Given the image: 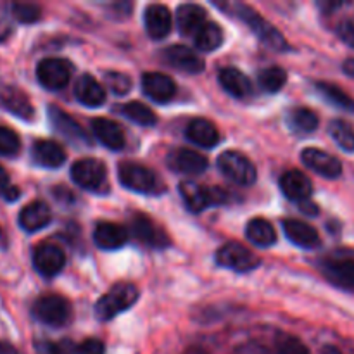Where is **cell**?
<instances>
[{
    "mask_svg": "<svg viewBox=\"0 0 354 354\" xmlns=\"http://www.w3.org/2000/svg\"><path fill=\"white\" fill-rule=\"evenodd\" d=\"M223 9H227L232 16H235L237 19H241L242 23L248 24L251 28L252 33L266 45L272 50H287L289 45H287L283 35L277 30L273 24H270L268 21L263 19L258 12H256L252 7L245 6V3L239 2H230V3H221Z\"/></svg>",
    "mask_w": 354,
    "mask_h": 354,
    "instance_id": "cell-1",
    "label": "cell"
},
{
    "mask_svg": "<svg viewBox=\"0 0 354 354\" xmlns=\"http://www.w3.org/2000/svg\"><path fill=\"white\" fill-rule=\"evenodd\" d=\"M138 299V289L133 283L121 282L116 283L114 287H111L109 292L104 294L95 304V315L99 317V320L107 322L113 320L116 315H120L121 311L128 310V308L133 306Z\"/></svg>",
    "mask_w": 354,
    "mask_h": 354,
    "instance_id": "cell-2",
    "label": "cell"
},
{
    "mask_svg": "<svg viewBox=\"0 0 354 354\" xmlns=\"http://www.w3.org/2000/svg\"><path fill=\"white\" fill-rule=\"evenodd\" d=\"M325 277L342 289H354V251L335 249L322 259Z\"/></svg>",
    "mask_w": 354,
    "mask_h": 354,
    "instance_id": "cell-3",
    "label": "cell"
},
{
    "mask_svg": "<svg viewBox=\"0 0 354 354\" xmlns=\"http://www.w3.org/2000/svg\"><path fill=\"white\" fill-rule=\"evenodd\" d=\"M180 194H182L185 206L192 213H201L209 206H218V204H223L228 201L225 190L218 189V187H203L192 180H185V182L180 183Z\"/></svg>",
    "mask_w": 354,
    "mask_h": 354,
    "instance_id": "cell-4",
    "label": "cell"
},
{
    "mask_svg": "<svg viewBox=\"0 0 354 354\" xmlns=\"http://www.w3.org/2000/svg\"><path fill=\"white\" fill-rule=\"evenodd\" d=\"M118 178L121 185L138 194H156L162 190L158 175L152 169L135 162H121L118 168Z\"/></svg>",
    "mask_w": 354,
    "mask_h": 354,
    "instance_id": "cell-5",
    "label": "cell"
},
{
    "mask_svg": "<svg viewBox=\"0 0 354 354\" xmlns=\"http://www.w3.org/2000/svg\"><path fill=\"white\" fill-rule=\"evenodd\" d=\"M218 168L225 178L237 185H251L256 182V168L244 154L237 151H227L218 158Z\"/></svg>",
    "mask_w": 354,
    "mask_h": 354,
    "instance_id": "cell-6",
    "label": "cell"
},
{
    "mask_svg": "<svg viewBox=\"0 0 354 354\" xmlns=\"http://www.w3.org/2000/svg\"><path fill=\"white\" fill-rule=\"evenodd\" d=\"M33 315L38 322L48 327H62L71 317V304L57 294L40 297L33 306Z\"/></svg>",
    "mask_w": 354,
    "mask_h": 354,
    "instance_id": "cell-7",
    "label": "cell"
},
{
    "mask_svg": "<svg viewBox=\"0 0 354 354\" xmlns=\"http://www.w3.org/2000/svg\"><path fill=\"white\" fill-rule=\"evenodd\" d=\"M216 263L223 268L239 273L251 272L259 266V259L239 242H228L221 245L216 252Z\"/></svg>",
    "mask_w": 354,
    "mask_h": 354,
    "instance_id": "cell-8",
    "label": "cell"
},
{
    "mask_svg": "<svg viewBox=\"0 0 354 354\" xmlns=\"http://www.w3.org/2000/svg\"><path fill=\"white\" fill-rule=\"evenodd\" d=\"M37 78L47 90L64 88L71 78V64L66 59L48 57L38 62Z\"/></svg>",
    "mask_w": 354,
    "mask_h": 354,
    "instance_id": "cell-9",
    "label": "cell"
},
{
    "mask_svg": "<svg viewBox=\"0 0 354 354\" xmlns=\"http://www.w3.org/2000/svg\"><path fill=\"white\" fill-rule=\"evenodd\" d=\"M71 178L78 187L85 190H100L106 185V166L99 159L86 158L76 161L71 168Z\"/></svg>",
    "mask_w": 354,
    "mask_h": 354,
    "instance_id": "cell-10",
    "label": "cell"
},
{
    "mask_svg": "<svg viewBox=\"0 0 354 354\" xmlns=\"http://www.w3.org/2000/svg\"><path fill=\"white\" fill-rule=\"evenodd\" d=\"M66 265V254L61 248L50 242H44V244L37 245L33 252V266L40 275L55 277Z\"/></svg>",
    "mask_w": 354,
    "mask_h": 354,
    "instance_id": "cell-11",
    "label": "cell"
},
{
    "mask_svg": "<svg viewBox=\"0 0 354 354\" xmlns=\"http://www.w3.org/2000/svg\"><path fill=\"white\" fill-rule=\"evenodd\" d=\"M301 161L313 169L318 175L325 176L328 180L339 178L342 175V165L335 156L328 154V152L320 151V149H304L301 154Z\"/></svg>",
    "mask_w": 354,
    "mask_h": 354,
    "instance_id": "cell-12",
    "label": "cell"
},
{
    "mask_svg": "<svg viewBox=\"0 0 354 354\" xmlns=\"http://www.w3.org/2000/svg\"><path fill=\"white\" fill-rule=\"evenodd\" d=\"M162 55H165L169 66L183 73H190V75H197L206 66L204 59L197 55L192 48L185 47V45H171V47L162 52Z\"/></svg>",
    "mask_w": 354,
    "mask_h": 354,
    "instance_id": "cell-13",
    "label": "cell"
},
{
    "mask_svg": "<svg viewBox=\"0 0 354 354\" xmlns=\"http://www.w3.org/2000/svg\"><path fill=\"white\" fill-rule=\"evenodd\" d=\"M169 169L183 175H201L207 169V159L201 152L190 149H178L168 156Z\"/></svg>",
    "mask_w": 354,
    "mask_h": 354,
    "instance_id": "cell-14",
    "label": "cell"
},
{
    "mask_svg": "<svg viewBox=\"0 0 354 354\" xmlns=\"http://www.w3.org/2000/svg\"><path fill=\"white\" fill-rule=\"evenodd\" d=\"M48 120H50V124L54 127V130L57 131L59 135H62L66 140L78 145L88 144V137H86V133L83 131V128L62 109H59V107L55 106L48 107Z\"/></svg>",
    "mask_w": 354,
    "mask_h": 354,
    "instance_id": "cell-15",
    "label": "cell"
},
{
    "mask_svg": "<svg viewBox=\"0 0 354 354\" xmlns=\"http://www.w3.org/2000/svg\"><path fill=\"white\" fill-rule=\"evenodd\" d=\"M131 232H133V235L142 244L149 245V248L162 249L168 245V237H166L165 232L151 218L144 216V214L133 216V220H131Z\"/></svg>",
    "mask_w": 354,
    "mask_h": 354,
    "instance_id": "cell-16",
    "label": "cell"
},
{
    "mask_svg": "<svg viewBox=\"0 0 354 354\" xmlns=\"http://www.w3.org/2000/svg\"><path fill=\"white\" fill-rule=\"evenodd\" d=\"M142 90L156 102H168L175 97L176 85L169 76L162 73H145L142 76Z\"/></svg>",
    "mask_w": 354,
    "mask_h": 354,
    "instance_id": "cell-17",
    "label": "cell"
},
{
    "mask_svg": "<svg viewBox=\"0 0 354 354\" xmlns=\"http://www.w3.org/2000/svg\"><path fill=\"white\" fill-rule=\"evenodd\" d=\"M280 189H282L283 196L287 199L296 201V203L301 204L310 199L311 192H313V185H311L310 178L301 171H297V169H290V171H286L280 176Z\"/></svg>",
    "mask_w": 354,
    "mask_h": 354,
    "instance_id": "cell-18",
    "label": "cell"
},
{
    "mask_svg": "<svg viewBox=\"0 0 354 354\" xmlns=\"http://www.w3.org/2000/svg\"><path fill=\"white\" fill-rule=\"evenodd\" d=\"M171 12L168 7L161 6V3H154L145 9L144 23L147 35L154 40H161L171 30Z\"/></svg>",
    "mask_w": 354,
    "mask_h": 354,
    "instance_id": "cell-19",
    "label": "cell"
},
{
    "mask_svg": "<svg viewBox=\"0 0 354 354\" xmlns=\"http://www.w3.org/2000/svg\"><path fill=\"white\" fill-rule=\"evenodd\" d=\"M92 130L95 133L97 140L102 145H106L111 151H121L127 144L124 140V133L121 127L114 121L106 120V118H95L92 120Z\"/></svg>",
    "mask_w": 354,
    "mask_h": 354,
    "instance_id": "cell-20",
    "label": "cell"
},
{
    "mask_svg": "<svg viewBox=\"0 0 354 354\" xmlns=\"http://www.w3.org/2000/svg\"><path fill=\"white\" fill-rule=\"evenodd\" d=\"M93 241L104 251H114V249H120L121 245L127 244L128 232L121 225L100 221L93 230Z\"/></svg>",
    "mask_w": 354,
    "mask_h": 354,
    "instance_id": "cell-21",
    "label": "cell"
},
{
    "mask_svg": "<svg viewBox=\"0 0 354 354\" xmlns=\"http://www.w3.org/2000/svg\"><path fill=\"white\" fill-rule=\"evenodd\" d=\"M31 156L33 161L44 168H61L66 161L64 149L54 140H37L31 149Z\"/></svg>",
    "mask_w": 354,
    "mask_h": 354,
    "instance_id": "cell-22",
    "label": "cell"
},
{
    "mask_svg": "<svg viewBox=\"0 0 354 354\" xmlns=\"http://www.w3.org/2000/svg\"><path fill=\"white\" fill-rule=\"evenodd\" d=\"M283 232L287 239L292 244L299 245L303 249H315L320 245V235L311 225L299 220H286L283 221Z\"/></svg>",
    "mask_w": 354,
    "mask_h": 354,
    "instance_id": "cell-23",
    "label": "cell"
},
{
    "mask_svg": "<svg viewBox=\"0 0 354 354\" xmlns=\"http://www.w3.org/2000/svg\"><path fill=\"white\" fill-rule=\"evenodd\" d=\"M52 220L50 207L45 203L35 201L21 209L19 213V225L26 232H38L47 227Z\"/></svg>",
    "mask_w": 354,
    "mask_h": 354,
    "instance_id": "cell-24",
    "label": "cell"
},
{
    "mask_svg": "<svg viewBox=\"0 0 354 354\" xmlns=\"http://www.w3.org/2000/svg\"><path fill=\"white\" fill-rule=\"evenodd\" d=\"M176 23H178L180 33L192 37L207 23L206 10L196 3H183L176 10Z\"/></svg>",
    "mask_w": 354,
    "mask_h": 354,
    "instance_id": "cell-25",
    "label": "cell"
},
{
    "mask_svg": "<svg viewBox=\"0 0 354 354\" xmlns=\"http://www.w3.org/2000/svg\"><path fill=\"white\" fill-rule=\"evenodd\" d=\"M218 80H220V85L223 86L225 92L230 93L235 99H248V97L252 95L251 82H249L248 76L242 71H239V69H221L220 75H218Z\"/></svg>",
    "mask_w": 354,
    "mask_h": 354,
    "instance_id": "cell-26",
    "label": "cell"
},
{
    "mask_svg": "<svg viewBox=\"0 0 354 354\" xmlns=\"http://www.w3.org/2000/svg\"><path fill=\"white\" fill-rule=\"evenodd\" d=\"M75 95L86 107H99L106 102V90L90 75H83L78 80L75 86Z\"/></svg>",
    "mask_w": 354,
    "mask_h": 354,
    "instance_id": "cell-27",
    "label": "cell"
},
{
    "mask_svg": "<svg viewBox=\"0 0 354 354\" xmlns=\"http://www.w3.org/2000/svg\"><path fill=\"white\" fill-rule=\"evenodd\" d=\"M185 135L190 142L204 149L214 147L220 142V133H218L216 127L211 121L203 120V118L190 121L185 130Z\"/></svg>",
    "mask_w": 354,
    "mask_h": 354,
    "instance_id": "cell-28",
    "label": "cell"
},
{
    "mask_svg": "<svg viewBox=\"0 0 354 354\" xmlns=\"http://www.w3.org/2000/svg\"><path fill=\"white\" fill-rule=\"evenodd\" d=\"M245 237L258 248H270L277 242L275 228L272 227V223L261 220V218L249 221V225L245 227Z\"/></svg>",
    "mask_w": 354,
    "mask_h": 354,
    "instance_id": "cell-29",
    "label": "cell"
},
{
    "mask_svg": "<svg viewBox=\"0 0 354 354\" xmlns=\"http://www.w3.org/2000/svg\"><path fill=\"white\" fill-rule=\"evenodd\" d=\"M0 99H2L3 106L9 109V113L23 118V120H31V118H33V114H35L33 106H31V102L28 100V97L24 95L21 90L6 88L2 92V95H0Z\"/></svg>",
    "mask_w": 354,
    "mask_h": 354,
    "instance_id": "cell-30",
    "label": "cell"
},
{
    "mask_svg": "<svg viewBox=\"0 0 354 354\" xmlns=\"http://www.w3.org/2000/svg\"><path fill=\"white\" fill-rule=\"evenodd\" d=\"M196 47L203 52H213L223 44V31L216 23L207 21L196 35H194Z\"/></svg>",
    "mask_w": 354,
    "mask_h": 354,
    "instance_id": "cell-31",
    "label": "cell"
},
{
    "mask_svg": "<svg viewBox=\"0 0 354 354\" xmlns=\"http://www.w3.org/2000/svg\"><path fill=\"white\" fill-rule=\"evenodd\" d=\"M317 90L322 93V97H324L327 102L332 104V106L348 111V113H354V99H351L342 88L332 85V83H318Z\"/></svg>",
    "mask_w": 354,
    "mask_h": 354,
    "instance_id": "cell-32",
    "label": "cell"
},
{
    "mask_svg": "<svg viewBox=\"0 0 354 354\" xmlns=\"http://www.w3.org/2000/svg\"><path fill=\"white\" fill-rule=\"evenodd\" d=\"M120 111L124 118H128L133 123L140 124V127H152L158 121V116L142 102H128L124 106H121Z\"/></svg>",
    "mask_w": 354,
    "mask_h": 354,
    "instance_id": "cell-33",
    "label": "cell"
},
{
    "mask_svg": "<svg viewBox=\"0 0 354 354\" xmlns=\"http://www.w3.org/2000/svg\"><path fill=\"white\" fill-rule=\"evenodd\" d=\"M328 133L342 151L354 152V130L351 124L342 120H334L328 127Z\"/></svg>",
    "mask_w": 354,
    "mask_h": 354,
    "instance_id": "cell-34",
    "label": "cell"
},
{
    "mask_svg": "<svg viewBox=\"0 0 354 354\" xmlns=\"http://www.w3.org/2000/svg\"><path fill=\"white\" fill-rule=\"evenodd\" d=\"M287 82V73L283 71L279 66H272V68H266L265 71H261L259 75V85L265 92L275 93L279 90H282V86Z\"/></svg>",
    "mask_w": 354,
    "mask_h": 354,
    "instance_id": "cell-35",
    "label": "cell"
},
{
    "mask_svg": "<svg viewBox=\"0 0 354 354\" xmlns=\"http://www.w3.org/2000/svg\"><path fill=\"white\" fill-rule=\"evenodd\" d=\"M290 127L296 128L297 131L310 133L318 128V116L306 107H297L290 113Z\"/></svg>",
    "mask_w": 354,
    "mask_h": 354,
    "instance_id": "cell-36",
    "label": "cell"
},
{
    "mask_svg": "<svg viewBox=\"0 0 354 354\" xmlns=\"http://www.w3.org/2000/svg\"><path fill=\"white\" fill-rule=\"evenodd\" d=\"M21 147L19 137L16 135V131H12L10 128L0 127V156H14L17 154Z\"/></svg>",
    "mask_w": 354,
    "mask_h": 354,
    "instance_id": "cell-37",
    "label": "cell"
},
{
    "mask_svg": "<svg viewBox=\"0 0 354 354\" xmlns=\"http://www.w3.org/2000/svg\"><path fill=\"white\" fill-rule=\"evenodd\" d=\"M12 14L19 23H35L40 19V7L35 3H14Z\"/></svg>",
    "mask_w": 354,
    "mask_h": 354,
    "instance_id": "cell-38",
    "label": "cell"
},
{
    "mask_svg": "<svg viewBox=\"0 0 354 354\" xmlns=\"http://www.w3.org/2000/svg\"><path fill=\"white\" fill-rule=\"evenodd\" d=\"M106 82L107 85H109V88L113 90L114 93H118V95L128 93L131 88V80L120 71L106 73Z\"/></svg>",
    "mask_w": 354,
    "mask_h": 354,
    "instance_id": "cell-39",
    "label": "cell"
},
{
    "mask_svg": "<svg viewBox=\"0 0 354 354\" xmlns=\"http://www.w3.org/2000/svg\"><path fill=\"white\" fill-rule=\"evenodd\" d=\"M0 196L7 201H16L19 197V189L10 183L9 175L2 166H0Z\"/></svg>",
    "mask_w": 354,
    "mask_h": 354,
    "instance_id": "cell-40",
    "label": "cell"
},
{
    "mask_svg": "<svg viewBox=\"0 0 354 354\" xmlns=\"http://www.w3.org/2000/svg\"><path fill=\"white\" fill-rule=\"evenodd\" d=\"M337 37L344 41L346 45L354 48V17H346L337 24Z\"/></svg>",
    "mask_w": 354,
    "mask_h": 354,
    "instance_id": "cell-41",
    "label": "cell"
},
{
    "mask_svg": "<svg viewBox=\"0 0 354 354\" xmlns=\"http://www.w3.org/2000/svg\"><path fill=\"white\" fill-rule=\"evenodd\" d=\"M279 354H311L306 346L296 337H286L279 344Z\"/></svg>",
    "mask_w": 354,
    "mask_h": 354,
    "instance_id": "cell-42",
    "label": "cell"
},
{
    "mask_svg": "<svg viewBox=\"0 0 354 354\" xmlns=\"http://www.w3.org/2000/svg\"><path fill=\"white\" fill-rule=\"evenodd\" d=\"M106 348H104V342L99 339H85L83 342H80L78 348H76V354H104Z\"/></svg>",
    "mask_w": 354,
    "mask_h": 354,
    "instance_id": "cell-43",
    "label": "cell"
},
{
    "mask_svg": "<svg viewBox=\"0 0 354 354\" xmlns=\"http://www.w3.org/2000/svg\"><path fill=\"white\" fill-rule=\"evenodd\" d=\"M37 351L38 354H69L68 349H66L62 344H57V342H48V341L38 342Z\"/></svg>",
    "mask_w": 354,
    "mask_h": 354,
    "instance_id": "cell-44",
    "label": "cell"
},
{
    "mask_svg": "<svg viewBox=\"0 0 354 354\" xmlns=\"http://www.w3.org/2000/svg\"><path fill=\"white\" fill-rule=\"evenodd\" d=\"M237 354H268L266 353L265 348H261V346H256V344H245L244 348H241L237 351Z\"/></svg>",
    "mask_w": 354,
    "mask_h": 354,
    "instance_id": "cell-45",
    "label": "cell"
},
{
    "mask_svg": "<svg viewBox=\"0 0 354 354\" xmlns=\"http://www.w3.org/2000/svg\"><path fill=\"white\" fill-rule=\"evenodd\" d=\"M344 73L354 78V59H348V61L344 62Z\"/></svg>",
    "mask_w": 354,
    "mask_h": 354,
    "instance_id": "cell-46",
    "label": "cell"
},
{
    "mask_svg": "<svg viewBox=\"0 0 354 354\" xmlns=\"http://www.w3.org/2000/svg\"><path fill=\"white\" fill-rule=\"evenodd\" d=\"M10 35V26L9 24H0V41L6 40Z\"/></svg>",
    "mask_w": 354,
    "mask_h": 354,
    "instance_id": "cell-47",
    "label": "cell"
},
{
    "mask_svg": "<svg viewBox=\"0 0 354 354\" xmlns=\"http://www.w3.org/2000/svg\"><path fill=\"white\" fill-rule=\"evenodd\" d=\"M0 354H14V349H10L9 346L0 344Z\"/></svg>",
    "mask_w": 354,
    "mask_h": 354,
    "instance_id": "cell-48",
    "label": "cell"
},
{
    "mask_svg": "<svg viewBox=\"0 0 354 354\" xmlns=\"http://www.w3.org/2000/svg\"><path fill=\"white\" fill-rule=\"evenodd\" d=\"M324 354H341V353H339L335 348H332V346H327V348L324 349Z\"/></svg>",
    "mask_w": 354,
    "mask_h": 354,
    "instance_id": "cell-49",
    "label": "cell"
},
{
    "mask_svg": "<svg viewBox=\"0 0 354 354\" xmlns=\"http://www.w3.org/2000/svg\"><path fill=\"white\" fill-rule=\"evenodd\" d=\"M6 244H7V241H6V235H3V230H2V228H0V249H2V248H6Z\"/></svg>",
    "mask_w": 354,
    "mask_h": 354,
    "instance_id": "cell-50",
    "label": "cell"
}]
</instances>
